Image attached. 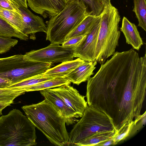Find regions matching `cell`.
<instances>
[{
    "label": "cell",
    "mask_w": 146,
    "mask_h": 146,
    "mask_svg": "<svg viewBox=\"0 0 146 146\" xmlns=\"http://www.w3.org/2000/svg\"><path fill=\"white\" fill-rule=\"evenodd\" d=\"M88 106L104 111L118 131L141 114L145 98L146 55L133 49L116 52L87 80Z\"/></svg>",
    "instance_id": "1"
},
{
    "label": "cell",
    "mask_w": 146,
    "mask_h": 146,
    "mask_svg": "<svg viewBox=\"0 0 146 146\" xmlns=\"http://www.w3.org/2000/svg\"><path fill=\"white\" fill-rule=\"evenodd\" d=\"M21 108L35 127L51 143L57 146H67L69 133L64 119L51 104L44 99Z\"/></svg>",
    "instance_id": "2"
},
{
    "label": "cell",
    "mask_w": 146,
    "mask_h": 146,
    "mask_svg": "<svg viewBox=\"0 0 146 146\" xmlns=\"http://www.w3.org/2000/svg\"><path fill=\"white\" fill-rule=\"evenodd\" d=\"M85 3L82 0L69 1L63 9L47 22L46 40L51 44H62L68 34L88 16Z\"/></svg>",
    "instance_id": "3"
},
{
    "label": "cell",
    "mask_w": 146,
    "mask_h": 146,
    "mask_svg": "<svg viewBox=\"0 0 146 146\" xmlns=\"http://www.w3.org/2000/svg\"><path fill=\"white\" fill-rule=\"evenodd\" d=\"M35 127L19 110L0 117V146L36 145Z\"/></svg>",
    "instance_id": "4"
},
{
    "label": "cell",
    "mask_w": 146,
    "mask_h": 146,
    "mask_svg": "<svg viewBox=\"0 0 146 146\" xmlns=\"http://www.w3.org/2000/svg\"><path fill=\"white\" fill-rule=\"evenodd\" d=\"M100 15L95 54L96 61L101 64L115 53L118 46L121 18L118 10L112 5L104 7Z\"/></svg>",
    "instance_id": "5"
},
{
    "label": "cell",
    "mask_w": 146,
    "mask_h": 146,
    "mask_svg": "<svg viewBox=\"0 0 146 146\" xmlns=\"http://www.w3.org/2000/svg\"><path fill=\"white\" fill-rule=\"evenodd\" d=\"M81 117L69 134L67 146H76L98 132L117 131L112 118L104 111L94 107L88 105Z\"/></svg>",
    "instance_id": "6"
},
{
    "label": "cell",
    "mask_w": 146,
    "mask_h": 146,
    "mask_svg": "<svg viewBox=\"0 0 146 146\" xmlns=\"http://www.w3.org/2000/svg\"><path fill=\"white\" fill-rule=\"evenodd\" d=\"M52 64L30 59L22 54L0 58V77L10 80L12 84L43 74Z\"/></svg>",
    "instance_id": "7"
},
{
    "label": "cell",
    "mask_w": 146,
    "mask_h": 146,
    "mask_svg": "<svg viewBox=\"0 0 146 146\" xmlns=\"http://www.w3.org/2000/svg\"><path fill=\"white\" fill-rule=\"evenodd\" d=\"M24 55L30 59L52 64L73 60V48L50 44L45 48L31 50Z\"/></svg>",
    "instance_id": "8"
},
{
    "label": "cell",
    "mask_w": 146,
    "mask_h": 146,
    "mask_svg": "<svg viewBox=\"0 0 146 146\" xmlns=\"http://www.w3.org/2000/svg\"><path fill=\"white\" fill-rule=\"evenodd\" d=\"M100 20V15L92 29L80 42L74 48V58H79L88 62L96 61V49Z\"/></svg>",
    "instance_id": "9"
},
{
    "label": "cell",
    "mask_w": 146,
    "mask_h": 146,
    "mask_svg": "<svg viewBox=\"0 0 146 146\" xmlns=\"http://www.w3.org/2000/svg\"><path fill=\"white\" fill-rule=\"evenodd\" d=\"M52 89L79 117L82 116L88 106L85 99V96L81 95L70 84Z\"/></svg>",
    "instance_id": "10"
},
{
    "label": "cell",
    "mask_w": 146,
    "mask_h": 146,
    "mask_svg": "<svg viewBox=\"0 0 146 146\" xmlns=\"http://www.w3.org/2000/svg\"><path fill=\"white\" fill-rule=\"evenodd\" d=\"M15 6L16 11L21 16L23 23L22 32L28 35L37 32L46 31V26L43 19L31 12L27 7L22 5L18 0H11Z\"/></svg>",
    "instance_id": "11"
},
{
    "label": "cell",
    "mask_w": 146,
    "mask_h": 146,
    "mask_svg": "<svg viewBox=\"0 0 146 146\" xmlns=\"http://www.w3.org/2000/svg\"><path fill=\"white\" fill-rule=\"evenodd\" d=\"M27 5L44 19L50 18L59 12L67 3L66 0H27Z\"/></svg>",
    "instance_id": "12"
},
{
    "label": "cell",
    "mask_w": 146,
    "mask_h": 146,
    "mask_svg": "<svg viewBox=\"0 0 146 146\" xmlns=\"http://www.w3.org/2000/svg\"><path fill=\"white\" fill-rule=\"evenodd\" d=\"M40 93L44 99L56 109L64 119L66 125L73 124L78 121V120L75 118L79 117L78 116L66 105L51 88L40 90Z\"/></svg>",
    "instance_id": "13"
},
{
    "label": "cell",
    "mask_w": 146,
    "mask_h": 146,
    "mask_svg": "<svg viewBox=\"0 0 146 146\" xmlns=\"http://www.w3.org/2000/svg\"><path fill=\"white\" fill-rule=\"evenodd\" d=\"M97 62L85 61L74 70L65 77L71 82L78 85L88 80L94 74Z\"/></svg>",
    "instance_id": "14"
},
{
    "label": "cell",
    "mask_w": 146,
    "mask_h": 146,
    "mask_svg": "<svg viewBox=\"0 0 146 146\" xmlns=\"http://www.w3.org/2000/svg\"><path fill=\"white\" fill-rule=\"evenodd\" d=\"M120 29L125 37L126 42L131 45L134 49L139 50L143 42L135 25L124 17Z\"/></svg>",
    "instance_id": "15"
},
{
    "label": "cell",
    "mask_w": 146,
    "mask_h": 146,
    "mask_svg": "<svg viewBox=\"0 0 146 146\" xmlns=\"http://www.w3.org/2000/svg\"><path fill=\"white\" fill-rule=\"evenodd\" d=\"M85 61L79 58L75 60L62 62L54 67L50 68L43 74L46 76L53 78L65 77Z\"/></svg>",
    "instance_id": "16"
},
{
    "label": "cell",
    "mask_w": 146,
    "mask_h": 146,
    "mask_svg": "<svg viewBox=\"0 0 146 146\" xmlns=\"http://www.w3.org/2000/svg\"><path fill=\"white\" fill-rule=\"evenodd\" d=\"M91 14L86 17L67 36L65 41L73 37L86 35L92 29L99 17Z\"/></svg>",
    "instance_id": "17"
},
{
    "label": "cell",
    "mask_w": 146,
    "mask_h": 146,
    "mask_svg": "<svg viewBox=\"0 0 146 146\" xmlns=\"http://www.w3.org/2000/svg\"><path fill=\"white\" fill-rule=\"evenodd\" d=\"M117 131H104L98 132L86 138L76 146H96L112 138Z\"/></svg>",
    "instance_id": "18"
},
{
    "label": "cell",
    "mask_w": 146,
    "mask_h": 146,
    "mask_svg": "<svg viewBox=\"0 0 146 146\" xmlns=\"http://www.w3.org/2000/svg\"><path fill=\"white\" fill-rule=\"evenodd\" d=\"M0 36L9 38L15 37L24 40L29 39L28 35L18 30L0 16Z\"/></svg>",
    "instance_id": "19"
},
{
    "label": "cell",
    "mask_w": 146,
    "mask_h": 146,
    "mask_svg": "<svg viewBox=\"0 0 146 146\" xmlns=\"http://www.w3.org/2000/svg\"><path fill=\"white\" fill-rule=\"evenodd\" d=\"M71 82L65 77H56L42 82L25 89V92L40 91L52 88L58 87Z\"/></svg>",
    "instance_id": "20"
},
{
    "label": "cell",
    "mask_w": 146,
    "mask_h": 146,
    "mask_svg": "<svg viewBox=\"0 0 146 146\" xmlns=\"http://www.w3.org/2000/svg\"><path fill=\"white\" fill-rule=\"evenodd\" d=\"M0 16L22 32L23 28V21L21 16L17 11L0 7Z\"/></svg>",
    "instance_id": "21"
},
{
    "label": "cell",
    "mask_w": 146,
    "mask_h": 146,
    "mask_svg": "<svg viewBox=\"0 0 146 146\" xmlns=\"http://www.w3.org/2000/svg\"><path fill=\"white\" fill-rule=\"evenodd\" d=\"M53 78H54L52 77L45 76L43 75V74L11 84L6 88L24 91L25 89L28 87L51 79Z\"/></svg>",
    "instance_id": "22"
},
{
    "label": "cell",
    "mask_w": 146,
    "mask_h": 146,
    "mask_svg": "<svg viewBox=\"0 0 146 146\" xmlns=\"http://www.w3.org/2000/svg\"><path fill=\"white\" fill-rule=\"evenodd\" d=\"M133 11L136 15L138 21V26L146 31V0H133Z\"/></svg>",
    "instance_id": "23"
},
{
    "label": "cell",
    "mask_w": 146,
    "mask_h": 146,
    "mask_svg": "<svg viewBox=\"0 0 146 146\" xmlns=\"http://www.w3.org/2000/svg\"><path fill=\"white\" fill-rule=\"evenodd\" d=\"M22 90L9 88H0V102L11 105L17 97L24 94Z\"/></svg>",
    "instance_id": "24"
},
{
    "label": "cell",
    "mask_w": 146,
    "mask_h": 146,
    "mask_svg": "<svg viewBox=\"0 0 146 146\" xmlns=\"http://www.w3.org/2000/svg\"><path fill=\"white\" fill-rule=\"evenodd\" d=\"M135 125L134 120L123 126L118 130L112 138L114 145L122 141L129 137L131 131Z\"/></svg>",
    "instance_id": "25"
},
{
    "label": "cell",
    "mask_w": 146,
    "mask_h": 146,
    "mask_svg": "<svg viewBox=\"0 0 146 146\" xmlns=\"http://www.w3.org/2000/svg\"><path fill=\"white\" fill-rule=\"evenodd\" d=\"M18 42V40L16 39L0 36V54L8 52Z\"/></svg>",
    "instance_id": "26"
},
{
    "label": "cell",
    "mask_w": 146,
    "mask_h": 146,
    "mask_svg": "<svg viewBox=\"0 0 146 146\" xmlns=\"http://www.w3.org/2000/svg\"><path fill=\"white\" fill-rule=\"evenodd\" d=\"M73 0H69L68 2ZM82 0L89 6L92 12V15L96 16L100 15L104 8L101 0Z\"/></svg>",
    "instance_id": "27"
},
{
    "label": "cell",
    "mask_w": 146,
    "mask_h": 146,
    "mask_svg": "<svg viewBox=\"0 0 146 146\" xmlns=\"http://www.w3.org/2000/svg\"><path fill=\"white\" fill-rule=\"evenodd\" d=\"M86 36V35L78 36L70 38L65 41L62 44V46L65 47L74 49L80 42Z\"/></svg>",
    "instance_id": "28"
},
{
    "label": "cell",
    "mask_w": 146,
    "mask_h": 146,
    "mask_svg": "<svg viewBox=\"0 0 146 146\" xmlns=\"http://www.w3.org/2000/svg\"><path fill=\"white\" fill-rule=\"evenodd\" d=\"M0 7L16 11L15 7L11 0H0Z\"/></svg>",
    "instance_id": "29"
},
{
    "label": "cell",
    "mask_w": 146,
    "mask_h": 146,
    "mask_svg": "<svg viewBox=\"0 0 146 146\" xmlns=\"http://www.w3.org/2000/svg\"><path fill=\"white\" fill-rule=\"evenodd\" d=\"M11 84L9 80L0 77V88H6Z\"/></svg>",
    "instance_id": "30"
},
{
    "label": "cell",
    "mask_w": 146,
    "mask_h": 146,
    "mask_svg": "<svg viewBox=\"0 0 146 146\" xmlns=\"http://www.w3.org/2000/svg\"><path fill=\"white\" fill-rule=\"evenodd\" d=\"M110 145H114L113 141L112 138L107 141L101 143L96 146H108Z\"/></svg>",
    "instance_id": "31"
},
{
    "label": "cell",
    "mask_w": 146,
    "mask_h": 146,
    "mask_svg": "<svg viewBox=\"0 0 146 146\" xmlns=\"http://www.w3.org/2000/svg\"><path fill=\"white\" fill-rule=\"evenodd\" d=\"M10 105L9 104L0 102V116L2 114V111L7 106H10Z\"/></svg>",
    "instance_id": "32"
},
{
    "label": "cell",
    "mask_w": 146,
    "mask_h": 146,
    "mask_svg": "<svg viewBox=\"0 0 146 146\" xmlns=\"http://www.w3.org/2000/svg\"><path fill=\"white\" fill-rule=\"evenodd\" d=\"M111 0H101L104 7H106L111 5Z\"/></svg>",
    "instance_id": "33"
},
{
    "label": "cell",
    "mask_w": 146,
    "mask_h": 146,
    "mask_svg": "<svg viewBox=\"0 0 146 146\" xmlns=\"http://www.w3.org/2000/svg\"><path fill=\"white\" fill-rule=\"evenodd\" d=\"M20 3L23 6L28 8V5L27 0H18Z\"/></svg>",
    "instance_id": "34"
},
{
    "label": "cell",
    "mask_w": 146,
    "mask_h": 146,
    "mask_svg": "<svg viewBox=\"0 0 146 146\" xmlns=\"http://www.w3.org/2000/svg\"><path fill=\"white\" fill-rule=\"evenodd\" d=\"M66 0V2H67V3H68L69 1V0Z\"/></svg>",
    "instance_id": "35"
}]
</instances>
